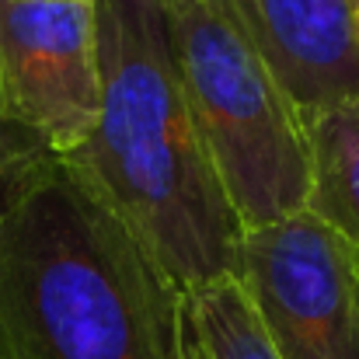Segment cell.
Returning <instances> with one entry per match:
<instances>
[{
    "mask_svg": "<svg viewBox=\"0 0 359 359\" xmlns=\"http://www.w3.org/2000/svg\"><path fill=\"white\" fill-rule=\"evenodd\" d=\"M238 283L279 359H359L356 258L314 213L244 231Z\"/></svg>",
    "mask_w": 359,
    "mask_h": 359,
    "instance_id": "4",
    "label": "cell"
},
{
    "mask_svg": "<svg viewBox=\"0 0 359 359\" xmlns=\"http://www.w3.org/2000/svg\"><path fill=\"white\" fill-rule=\"evenodd\" d=\"M304 126L311 147L307 213L328 224L359 258V98L328 105Z\"/></svg>",
    "mask_w": 359,
    "mask_h": 359,
    "instance_id": "7",
    "label": "cell"
},
{
    "mask_svg": "<svg viewBox=\"0 0 359 359\" xmlns=\"http://www.w3.org/2000/svg\"><path fill=\"white\" fill-rule=\"evenodd\" d=\"M0 84L14 116L70 157L102 98L95 0H0Z\"/></svg>",
    "mask_w": 359,
    "mask_h": 359,
    "instance_id": "5",
    "label": "cell"
},
{
    "mask_svg": "<svg viewBox=\"0 0 359 359\" xmlns=\"http://www.w3.org/2000/svg\"><path fill=\"white\" fill-rule=\"evenodd\" d=\"M102 98L88 140L63 157L168 279H238L241 227L210 143L182 91L161 0H95Z\"/></svg>",
    "mask_w": 359,
    "mask_h": 359,
    "instance_id": "1",
    "label": "cell"
},
{
    "mask_svg": "<svg viewBox=\"0 0 359 359\" xmlns=\"http://www.w3.org/2000/svg\"><path fill=\"white\" fill-rule=\"evenodd\" d=\"M60 164L49 143L14 116L0 84V220L11 217Z\"/></svg>",
    "mask_w": 359,
    "mask_h": 359,
    "instance_id": "9",
    "label": "cell"
},
{
    "mask_svg": "<svg viewBox=\"0 0 359 359\" xmlns=\"http://www.w3.org/2000/svg\"><path fill=\"white\" fill-rule=\"evenodd\" d=\"M300 122L359 98V49L346 0H227Z\"/></svg>",
    "mask_w": 359,
    "mask_h": 359,
    "instance_id": "6",
    "label": "cell"
},
{
    "mask_svg": "<svg viewBox=\"0 0 359 359\" xmlns=\"http://www.w3.org/2000/svg\"><path fill=\"white\" fill-rule=\"evenodd\" d=\"M185 318L210 359H279L238 279L185 293Z\"/></svg>",
    "mask_w": 359,
    "mask_h": 359,
    "instance_id": "8",
    "label": "cell"
},
{
    "mask_svg": "<svg viewBox=\"0 0 359 359\" xmlns=\"http://www.w3.org/2000/svg\"><path fill=\"white\" fill-rule=\"evenodd\" d=\"M353 258H356V255H353ZM356 276H359V258H356Z\"/></svg>",
    "mask_w": 359,
    "mask_h": 359,
    "instance_id": "12",
    "label": "cell"
},
{
    "mask_svg": "<svg viewBox=\"0 0 359 359\" xmlns=\"http://www.w3.org/2000/svg\"><path fill=\"white\" fill-rule=\"evenodd\" d=\"M346 7H349V28H353V42H356V49H359V0H346Z\"/></svg>",
    "mask_w": 359,
    "mask_h": 359,
    "instance_id": "11",
    "label": "cell"
},
{
    "mask_svg": "<svg viewBox=\"0 0 359 359\" xmlns=\"http://www.w3.org/2000/svg\"><path fill=\"white\" fill-rule=\"evenodd\" d=\"M182 91L244 231L307 210V126L227 0H161Z\"/></svg>",
    "mask_w": 359,
    "mask_h": 359,
    "instance_id": "3",
    "label": "cell"
},
{
    "mask_svg": "<svg viewBox=\"0 0 359 359\" xmlns=\"http://www.w3.org/2000/svg\"><path fill=\"white\" fill-rule=\"evenodd\" d=\"M185 293L63 168L0 220L4 359H182Z\"/></svg>",
    "mask_w": 359,
    "mask_h": 359,
    "instance_id": "2",
    "label": "cell"
},
{
    "mask_svg": "<svg viewBox=\"0 0 359 359\" xmlns=\"http://www.w3.org/2000/svg\"><path fill=\"white\" fill-rule=\"evenodd\" d=\"M182 359H210L206 356V349L199 346V339H196V332H192L189 318H185V353H182Z\"/></svg>",
    "mask_w": 359,
    "mask_h": 359,
    "instance_id": "10",
    "label": "cell"
},
{
    "mask_svg": "<svg viewBox=\"0 0 359 359\" xmlns=\"http://www.w3.org/2000/svg\"><path fill=\"white\" fill-rule=\"evenodd\" d=\"M0 359H4V356H0Z\"/></svg>",
    "mask_w": 359,
    "mask_h": 359,
    "instance_id": "13",
    "label": "cell"
}]
</instances>
